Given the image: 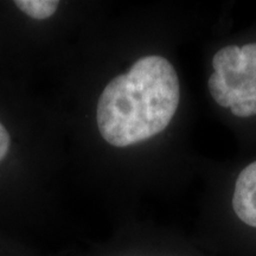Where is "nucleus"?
<instances>
[{
  "mask_svg": "<svg viewBox=\"0 0 256 256\" xmlns=\"http://www.w3.org/2000/svg\"><path fill=\"white\" fill-rule=\"evenodd\" d=\"M179 100L180 86L171 62L158 55L142 57L101 92L96 108L98 128L114 147L146 142L168 126Z\"/></svg>",
  "mask_w": 256,
  "mask_h": 256,
  "instance_id": "obj_1",
  "label": "nucleus"
},
{
  "mask_svg": "<svg viewBox=\"0 0 256 256\" xmlns=\"http://www.w3.org/2000/svg\"><path fill=\"white\" fill-rule=\"evenodd\" d=\"M232 209L243 223L256 228V162L246 166L236 179Z\"/></svg>",
  "mask_w": 256,
  "mask_h": 256,
  "instance_id": "obj_2",
  "label": "nucleus"
},
{
  "mask_svg": "<svg viewBox=\"0 0 256 256\" xmlns=\"http://www.w3.org/2000/svg\"><path fill=\"white\" fill-rule=\"evenodd\" d=\"M14 5L28 17L46 20L56 14L60 2L56 0H16Z\"/></svg>",
  "mask_w": 256,
  "mask_h": 256,
  "instance_id": "obj_3",
  "label": "nucleus"
},
{
  "mask_svg": "<svg viewBox=\"0 0 256 256\" xmlns=\"http://www.w3.org/2000/svg\"><path fill=\"white\" fill-rule=\"evenodd\" d=\"M232 113L238 118H249L256 115V94L254 95L252 101L243 102V104L232 106L230 108Z\"/></svg>",
  "mask_w": 256,
  "mask_h": 256,
  "instance_id": "obj_4",
  "label": "nucleus"
},
{
  "mask_svg": "<svg viewBox=\"0 0 256 256\" xmlns=\"http://www.w3.org/2000/svg\"><path fill=\"white\" fill-rule=\"evenodd\" d=\"M11 146V138L4 124L0 122V162L5 159Z\"/></svg>",
  "mask_w": 256,
  "mask_h": 256,
  "instance_id": "obj_5",
  "label": "nucleus"
},
{
  "mask_svg": "<svg viewBox=\"0 0 256 256\" xmlns=\"http://www.w3.org/2000/svg\"><path fill=\"white\" fill-rule=\"evenodd\" d=\"M241 52L246 57V60H247L248 66L256 68V43L244 44L241 48Z\"/></svg>",
  "mask_w": 256,
  "mask_h": 256,
  "instance_id": "obj_6",
  "label": "nucleus"
}]
</instances>
